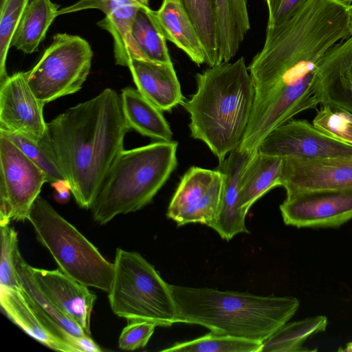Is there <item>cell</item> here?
<instances>
[{
	"mask_svg": "<svg viewBox=\"0 0 352 352\" xmlns=\"http://www.w3.org/2000/svg\"><path fill=\"white\" fill-rule=\"evenodd\" d=\"M351 36L349 16L327 0H306L284 22L267 27L263 46L248 66L254 98L240 151H256L274 129L322 104L319 65Z\"/></svg>",
	"mask_w": 352,
	"mask_h": 352,
	"instance_id": "obj_1",
	"label": "cell"
},
{
	"mask_svg": "<svg viewBox=\"0 0 352 352\" xmlns=\"http://www.w3.org/2000/svg\"><path fill=\"white\" fill-rule=\"evenodd\" d=\"M129 130L121 97L110 88L47 122L38 143L69 182L80 208L91 209Z\"/></svg>",
	"mask_w": 352,
	"mask_h": 352,
	"instance_id": "obj_2",
	"label": "cell"
},
{
	"mask_svg": "<svg viewBox=\"0 0 352 352\" xmlns=\"http://www.w3.org/2000/svg\"><path fill=\"white\" fill-rule=\"evenodd\" d=\"M197 91L182 104L191 136L223 161L238 148L248 125L254 90L243 57L209 67L196 75Z\"/></svg>",
	"mask_w": 352,
	"mask_h": 352,
	"instance_id": "obj_3",
	"label": "cell"
},
{
	"mask_svg": "<svg viewBox=\"0 0 352 352\" xmlns=\"http://www.w3.org/2000/svg\"><path fill=\"white\" fill-rule=\"evenodd\" d=\"M178 322L203 326L226 336L264 342L295 315L292 296L170 285Z\"/></svg>",
	"mask_w": 352,
	"mask_h": 352,
	"instance_id": "obj_4",
	"label": "cell"
},
{
	"mask_svg": "<svg viewBox=\"0 0 352 352\" xmlns=\"http://www.w3.org/2000/svg\"><path fill=\"white\" fill-rule=\"evenodd\" d=\"M178 143L159 141L123 150L105 175L91 208L100 225L149 204L177 166Z\"/></svg>",
	"mask_w": 352,
	"mask_h": 352,
	"instance_id": "obj_5",
	"label": "cell"
},
{
	"mask_svg": "<svg viewBox=\"0 0 352 352\" xmlns=\"http://www.w3.org/2000/svg\"><path fill=\"white\" fill-rule=\"evenodd\" d=\"M108 298L113 312L128 320L166 327L178 322L170 285L138 252L116 250Z\"/></svg>",
	"mask_w": 352,
	"mask_h": 352,
	"instance_id": "obj_6",
	"label": "cell"
},
{
	"mask_svg": "<svg viewBox=\"0 0 352 352\" xmlns=\"http://www.w3.org/2000/svg\"><path fill=\"white\" fill-rule=\"evenodd\" d=\"M28 221L63 273L87 287L109 291L113 263L108 261L47 200L41 196L35 199Z\"/></svg>",
	"mask_w": 352,
	"mask_h": 352,
	"instance_id": "obj_7",
	"label": "cell"
},
{
	"mask_svg": "<svg viewBox=\"0 0 352 352\" xmlns=\"http://www.w3.org/2000/svg\"><path fill=\"white\" fill-rule=\"evenodd\" d=\"M92 58L91 47L85 39L58 33L35 66L26 72L28 82L45 104L74 94L87 80Z\"/></svg>",
	"mask_w": 352,
	"mask_h": 352,
	"instance_id": "obj_8",
	"label": "cell"
},
{
	"mask_svg": "<svg viewBox=\"0 0 352 352\" xmlns=\"http://www.w3.org/2000/svg\"><path fill=\"white\" fill-rule=\"evenodd\" d=\"M0 223L25 221L43 185L44 172L0 135Z\"/></svg>",
	"mask_w": 352,
	"mask_h": 352,
	"instance_id": "obj_9",
	"label": "cell"
},
{
	"mask_svg": "<svg viewBox=\"0 0 352 352\" xmlns=\"http://www.w3.org/2000/svg\"><path fill=\"white\" fill-rule=\"evenodd\" d=\"M223 177L217 168L190 167L182 176L168 207L166 216L178 226L190 223L208 225L215 217Z\"/></svg>",
	"mask_w": 352,
	"mask_h": 352,
	"instance_id": "obj_10",
	"label": "cell"
},
{
	"mask_svg": "<svg viewBox=\"0 0 352 352\" xmlns=\"http://www.w3.org/2000/svg\"><path fill=\"white\" fill-rule=\"evenodd\" d=\"M258 150L280 158L352 156V145L334 139L307 120H290L270 132Z\"/></svg>",
	"mask_w": 352,
	"mask_h": 352,
	"instance_id": "obj_11",
	"label": "cell"
},
{
	"mask_svg": "<svg viewBox=\"0 0 352 352\" xmlns=\"http://www.w3.org/2000/svg\"><path fill=\"white\" fill-rule=\"evenodd\" d=\"M284 223L296 228H336L352 219V188L298 193L280 205Z\"/></svg>",
	"mask_w": 352,
	"mask_h": 352,
	"instance_id": "obj_12",
	"label": "cell"
},
{
	"mask_svg": "<svg viewBox=\"0 0 352 352\" xmlns=\"http://www.w3.org/2000/svg\"><path fill=\"white\" fill-rule=\"evenodd\" d=\"M281 186L298 193L352 188V156L283 158Z\"/></svg>",
	"mask_w": 352,
	"mask_h": 352,
	"instance_id": "obj_13",
	"label": "cell"
},
{
	"mask_svg": "<svg viewBox=\"0 0 352 352\" xmlns=\"http://www.w3.org/2000/svg\"><path fill=\"white\" fill-rule=\"evenodd\" d=\"M45 104L33 93L26 72H19L0 82V131L18 133L38 142L47 129Z\"/></svg>",
	"mask_w": 352,
	"mask_h": 352,
	"instance_id": "obj_14",
	"label": "cell"
},
{
	"mask_svg": "<svg viewBox=\"0 0 352 352\" xmlns=\"http://www.w3.org/2000/svg\"><path fill=\"white\" fill-rule=\"evenodd\" d=\"M0 305L4 314L28 336L58 351L80 352L74 338L46 316L21 289L0 286Z\"/></svg>",
	"mask_w": 352,
	"mask_h": 352,
	"instance_id": "obj_15",
	"label": "cell"
},
{
	"mask_svg": "<svg viewBox=\"0 0 352 352\" xmlns=\"http://www.w3.org/2000/svg\"><path fill=\"white\" fill-rule=\"evenodd\" d=\"M34 278L53 304L91 335L90 321L96 295L88 287L63 273L31 266Z\"/></svg>",
	"mask_w": 352,
	"mask_h": 352,
	"instance_id": "obj_16",
	"label": "cell"
},
{
	"mask_svg": "<svg viewBox=\"0 0 352 352\" xmlns=\"http://www.w3.org/2000/svg\"><path fill=\"white\" fill-rule=\"evenodd\" d=\"M254 152H243L238 148L216 168L223 175V184L218 211L207 226L227 241L238 234L250 233L245 222L247 213L240 206L239 187L241 173Z\"/></svg>",
	"mask_w": 352,
	"mask_h": 352,
	"instance_id": "obj_17",
	"label": "cell"
},
{
	"mask_svg": "<svg viewBox=\"0 0 352 352\" xmlns=\"http://www.w3.org/2000/svg\"><path fill=\"white\" fill-rule=\"evenodd\" d=\"M149 0H80L58 10V15L87 9H98L105 17L98 21L101 28L109 32L113 39L116 64L129 67L130 32L138 8L148 4Z\"/></svg>",
	"mask_w": 352,
	"mask_h": 352,
	"instance_id": "obj_18",
	"label": "cell"
},
{
	"mask_svg": "<svg viewBox=\"0 0 352 352\" xmlns=\"http://www.w3.org/2000/svg\"><path fill=\"white\" fill-rule=\"evenodd\" d=\"M322 104L352 114V36L333 47L318 69Z\"/></svg>",
	"mask_w": 352,
	"mask_h": 352,
	"instance_id": "obj_19",
	"label": "cell"
},
{
	"mask_svg": "<svg viewBox=\"0 0 352 352\" xmlns=\"http://www.w3.org/2000/svg\"><path fill=\"white\" fill-rule=\"evenodd\" d=\"M138 91L161 111H170L184 97L172 63L131 60L129 67Z\"/></svg>",
	"mask_w": 352,
	"mask_h": 352,
	"instance_id": "obj_20",
	"label": "cell"
},
{
	"mask_svg": "<svg viewBox=\"0 0 352 352\" xmlns=\"http://www.w3.org/2000/svg\"><path fill=\"white\" fill-rule=\"evenodd\" d=\"M153 14L165 38L182 50L198 66L206 63L203 44L182 0H163Z\"/></svg>",
	"mask_w": 352,
	"mask_h": 352,
	"instance_id": "obj_21",
	"label": "cell"
},
{
	"mask_svg": "<svg viewBox=\"0 0 352 352\" xmlns=\"http://www.w3.org/2000/svg\"><path fill=\"white\" fill-rule=\"evenodd\" d=\"M219 64L229 62L250 30L248 0H214Z\"/></svg>",
	"mask_w": 352,
	"mask_h": 352,
	"instance_id": "obj_22",
	"label": "cell"
},
{
	"mask_svg": "<svg viewBox=\"0 0 352 352\" xmlns=\"http://www.w3.org/2000/svg\"><path fill=\"white\" fill-rule=\"evenodd\" d=\"M283 158L255 151L240 178L239 201L242 210L249 209L259 198L281 186Z\"/></svg>",
	"mask_w": 352,
	"mask_h": 352,
	"instance_id": "obj_23",
	"label": "cell"
},
{
	"mask_svg": "<svg viewBox=\"0 0 352 352\" xmlns=\"http://www.w3.org/2000/svg\"><path fill=\"white\" fill-rule=\"evenodd\" d=\"M126 122L130 129L162 142L172 141L173 132L162 111L138 89L126 87L120 95Z\"/></svg>",
	"mask_w": 352,
	"mask_h": 352,
	"instance_id": "obj_24",
	"label": "cell"
},
{
	"mask_svg": "<svg viewBox=\"0 0 352 352\" xmlns=\"http://www.w3.org/2000/svg\"><path fill=\"white\" fill-rule=\"evenodd\" d=\"M130 58L131 60L172 63L166 39L158 28L148 4L141 5L133 19L130 32Z\"/></svg>",
	"mask_w": 352,
	"mask_h": 352,
	"instance_id": "obj_25",
	"label": "cell"
},
{
	"mask_svg": "<svg viewBox=\"0 0 352 352\" xmlns=\"http://www.w3.org/2000/svg\"><path fill=\"white\" fill-rule=\"evenodd\" d=\"M58 6L51 0H31L14 34L11 46L25 54L38 51L40 43L56 16Z\"/></svg>",
	"mask_w": 352,
	"mask_h": 352,
	"instance_id": "obj_26",
	"label": "cell"
},
{
	"mask_svg": "<svg viewBox=\"0 0 352 352\" xmlns=\"http://www.w3.org/2000/svg\"><path fill=\"white\" fill-rule=\"evenodd\" d=\"M328 320L320 315L289 322H287L262 343L260 352H298L309 351L303 344L309 338L324 332Z\"/></svg>",
	"mask_w": 352,
	"mask_h": 352,
	"instance_id": "obj_27",
	"label": "cell"
},
{
	"mask_svg": "<svg viewBox=\"0 0 352 352\" xmlns=\"http://www.w3.org/2000/svg\"><path fill=\"white\" fill-rule=\"evenodd\" d=\"M15 265L22 288L46 316L74 338L91 336L77 323L65 316L47 298L34 278L31 265L23 259L19 250L16 254Z\"/></svg>",
	"mask_w": 352,
	"mask_h": 352,
	"instance_id": "obj_28",
	"label": "cell"
},
{
	"mask_svg": "<svg viewBox=\"0 0 352 352\" xmlns=\"http://www.w3.org/2000/svg\"><path fill=\"white\" fill-rule=\"evenodd\" d=\"M203 44L206 63L219 64L217 23L214 0H182Z\"/></svg>",
	"mask_w": 352,
	"mask_h": 352,
	"instance_id": "obj_29",
	"label": "cell"
},
{
	"mask_svg": "<svg viewBox=\"0 0 352 352\" xmlns=\"http://www.w3.org/2000/svg\"><path fill=\"white\" fill-rule=\"evenodd\" d=\"M262 343L213 333L176 343L162 351L168 352H260Z\"/></svg>",
	"mask_w": 352,
	"mask_h": 352,
	"instance_id": "obj_30",
	"label": "cell"
},
{
	"mask_svg": "<svg viewBox=\"0 0 352 352\" xmlns=\"http://www.w3.org/2000/svg\"><path fill=\"white\" fill-rule=\"evenodd\" d=\"M30 0H3L0 14V82L8 76L6 62L14 34Z\"/></svg>",
	"mask_w": 352,
	"mask_h": 352,
	"instance_id": "obj_31",
	"label": "cell"
},
{
	"mask_svg": "<svg viewBox=\"0 0 352 352\" xmlns=\"http://www.w3.org/2000/svg\"><path fill=\"white\" fill-rule=\"evenodd\" d=\"M0 286L21 289L22 285L15 265V256L19 250L17 232L10 226V223H0Z\"/></svg>",
	"mask_w": 352,
	"mask_h": 352,
	"instance_id": "obj_32",
	"label": "cell"
},
{
	"mask_svg": "<svg viewBox=\"0 0 352 352\" xmlns=\"http://www.w3.org/2000/svg\"><path fill=\"white\" fill-rule=\"evenodd\" d=\"M312 124L326 135L352 145L351 113L329 105H323L317 111Z\"/></svg>",
	"mask_w": 352,
	"mask_h": 352,
	"instance_id": "obj_33",
	"label": "cell"
},
{
	"mask_svg": "<svg viewBox=\"0 0 352 352\" xmlns=\"http://www.w3.org/2000/svg\"><path fill=\"white\" fill-rule=\"evenodd\" d=\"M0 135L14 144L30 160L45 173L47 182L51 184L65 179L56 164L49 157L38 142L22 135L0 131Z\"/></svg>",
	"mask_w": 352,
	"mask_h": 352,
	"instance_id": "obj_34",
	"label": "cell"
},
{
	"mask_svg": "<svg viewBox=\"0 0 352 352\" xmlns=\"http://www.w3.org/2000/svg\"><path fill=\"white\" fill-rule=\"evenodd\" d=\"M157 325L144 320L131 321L122 331L118 346L122 350L133 351L144 347L155 331Z\"/></svg>",
	"mask_w": 352,
	"mask_h": 352,
	"instance_id": "obj_35",
	"label": "cell"
},
{
	"mask_svg": "<svg viewBox=\"0 0 352 352\" xmlns=\"http://www.w3.org/2000/svg\"><path fill=\"white\" fill-rule=\"evenodd\" d=\"M306 0H276L268 8L267 27H273L289 19Z\"/></svg>",
	"mask_w": 352,
	"mask_h": 352,
	"instance_id": "obj_36",
	"label": "cell"
},
{
	"mask_svg": "<svg viewBox=\"0 0 352 352\" xmlns=\"http://www.w3.org/2000/svg\"><path fill=\"white\" fill-rule=\"evenodd\" d=\"M55 191L54 199L59 204H66L70 199V186L66 179H62L51 184Z\"/></svg>",
	"mask_w": 352,
	"mask_h": 352,
	"instance_id": "obj_37",
	"label": "cell"
},
{
	"mask_svg": "<svg viewBox=\"0 0 352 352\" xmlns=\"http://www.w3.org/2000/svg\"><path fill=\"white\" fill-rule=\"evenodd\" d=\"M76 343L80 352H100L102 349L93 340L91 336H85L77 338Z\"/></svg>",
	"mask_w": 352,
	"mask_h": 352,
	"instance_id": "obj_38",
	"label": "cell"
},
{
	"mask_svg": "<svg viewBox=\"0 0 352 352\" xmlns=\"http://www.w3.org/2000/svg\"><path fill=\"white\" fill-rule=\"evenodd\" d=\"M339 351L342 352H352V342L347 343L344 349L340 348Z\"/></svg>",
	"mask_w": 352,
	"mask_h": 352,
	"instance_id": "obj_39",
	"label": "cell"
},
{
	"mask_svg": "<svg viewBox=\"0 0 352 352\" xmlns=\"http://www.w3.org/2000/svg\"><path fill=\"white\" fill-rule=\"evenodd\" d=\"M342 3L350 6L352 4V0H336Z\"/></svg>",
	"mask_w": 352,
	"mask_h": 352,
	"instance_id": "obj_40",
	"label": "cell"
},
{
	"mask_svg": "<svg viewBox=\"0 0 352 352\" xmlns=\"http://www.w3.org/2000/svg\"><path fill=\"white\" fill-rule=\"evenodd\" d=\"M276 0H265L267 8H269Z\"/></svg>",
	"mask_w": 352,
	"mask_h": 352,
	"instance_id": "obj_41",
	"label": "cell"
},
{
	"mask_svg": "<svg viewBox=\"0 0 352 352\" xmlns=\"http://www.w3.org/2000/svg\"><path fill=\"white\" fill-rule=\"evenodd\" d=\"M350 8V13H351V28H352V4L349 6Z\"/></svg>",
	"mask_w": 352,
	"mask_h": 352,
	"instance_id": "obj_42",
	"label": "cell"
},
{
	"mask_svg": "<svg viewBox=\"0 0 352 352\" xmlns=\"http://www.w3.org/2000/svg\"><path fill=\"white\" fill-rule=\"evenodd\" d=\"M3 0H1V2Z\"/></svg>",
	"mask_w": 352,
	"mask_h": 352,
	"instance_id": "obj_43",
	"label": "cell"
}]
</instances>
